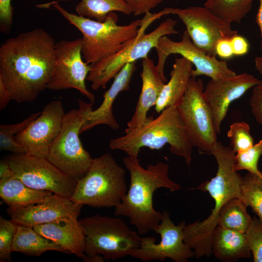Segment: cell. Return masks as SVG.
<instances>
[{
	"label": "cell",
	"instance_id": "cell-15",
	"mask_svg": "<svg viewBox=\"0 0 262 262\" xmlns=\"http://www.w3.org/2000/svg\"><path fill=\"white\" fill-rule=\"evenodd\" d=\"M155 49L158 57L156 66L165 82L167 79L164 74V67L167 58L171 54H179L195 66V69L191 71L192 77L205 75L211 79L217 80L236 75L229 68L226 62L217 60L216 56L207 54L194 45L186 30L179 41H174L167 35L162 36Z\"/></svg>",
	"mask_w": 262,
	"mask_h": 262
},
{
	"label": "cell",
	"instance_id": "cell-36",
	"mask_svg": "<svg viewBox=\"0 0 262 262\" xmlns=\"http://www.w3.org/2000/svg\"><path fill=\"white\" fill-rule=\"evenodd\" d=\"M249 105L256 120L262 125V83L253 88Z\"/></svg>",
	"mask_w": 262,
	"mask_h": 262
},
{
	"label": "cell",
	"instance_id": "cell-40",
	"mask_svg": "<svg viewBox=\"0 0 262 262\" xmlns=\"http://www.w3.org/2000/svg\"><path fill=\"white\" fill-rule=\"evenodd\" d=\"M11 100V94L3 80L0 77V110L4 109Z\"/></svg>",
	"mask_w": 262,
	"mask_h": 262
},
{
	"label": "cell",
	"instance_id": "cell-33",
	"mask_svg": "<svg viewBox=\"0 0 262 262\" xmlns=\"http://www.w3.org/2000/svg\"><path fill=\"white\" fill-rule=\"evenodd\" d=\"M12 219L0 217V262L11 261L12 244L17 227Z\"/></svg>",
	"mask_w": 262,
	"mask_h": 262
},
{
	"label": "cell",
	"instance_id": "cell-27",
	"mask_svg": "<svg viewBox=\"0 0 262 262\" xmlns=\"http://www.w3.org/2000/svg\"><path fill=\"white\" fill-rule=\"evenodd\" d=\"M247 206L239 198L228 201L221 209L218 221V226L246 233L252 218L246 211Z\"/></svg>",
	"mask_w": 262,
	"mask_h": 262
},
{
	"label": "cell",
	"instance_id": "cell-1",
	"mask_svg": "<svg viewBox=\"0 0 262 262\" xmlns=\"http://www.w3.org/2000/svg\"><path fill=\"white\" fill-rule=\"evenodd\" d=\"M53 37L37 28L6 39L0 47V77L18 103L31 102L47 88L55 62Z\"/></svg>",
	"mask_w": 262,
	"mask_h": 262
},
{
	"label": "cell",
	"instance_id": "cell-8",
	"mask_svg": "<svg viewBox=\"0 0 262 262\" xmlns=\"http://www.w3.org/2000/svg\"><path fill=\"white\" fill-rule=\"evenodd\" d=\"M78 109H72L63 118L60 131L51 144L47 159L60 171L76 180L82 178L93 159L79 137L82 125L93 110V103L78 99Z\"/></svg>",
	"mask_w": 262,
	"mask_h": 262
},
{
	"label": "cell",
	"instance_id": "cell-20",
	"mask_svg": "<svg viewBox=\"0 0 262 262\" xmlns=\"http://www.w3.org/2000/svg\"><path fill=\"white\" fill-rule=\"evenodd\" d=\"M142 66L141 92L134 114L127 123L129 129L139 128L147 121L149 117L147 113L155 106L165 83L152 59L147 56L142 59Z\"/></svg>",
	"mask_w": 262,
	"mask_h": 262
},
{
	"label": "cell",
	"instance_id": "cell-6",
	"mask_svg": "<svg viewBox=\"0 0 262 262\" xmlns=\"http://www.w3.org/2000/svg\"><path fill=\"white\" fill-rule=\"evenodd\" d=\"M125 170L110 153L93 159L85 175L77 180L74 203L90 207H115L127 192Z\"/></svg>",
	"mask_w": 262,
	"mask_h": 262
},
{
	"label": "cell",
	"instance_id": "cell-14",
	"mask_svg": "<svg viewBox=\"0 0 262 262\" xmlns=\"http://www.w3.org/2000/svg\"><path fill=\"white\" fill-rule=\"evenodd\" d=\"M162 220L154 231L160 235L161 241L156 244L152 236L142 238L140 247L131 253L130 256L143 262L153 260L164 261L167 258L176 262H186L195 257L194 250L184 241V221L176 225L167 211L163 213Z\"/></svg>",
	"mask_w": 262,
	"mask_h": 262
},
{
	"label": "cell",
	"instance_id": "cell-18",
	"mask_svg": "<svg viewBox=\"0 0 262 262\" xmlns=\"http://www.w3.org/2000/svg\"><path fill=\"white\" fill-rule=\"evenodd\" d=\"M262 83L252 75L244 73L211 80L204 91V97L212 111L217 133L230 104L246 91Z\"/></svg>",
	"mask_w": 262,
	"mask_h": 262
},
{
	"label": "cell",
	"instance_id": "cell-29",
	"mask_svg": "<svg viewBox=\"0 0 262 262\" xmlns=\"http://www.w3.org/2000/svg\"><path fill=\"white\" fill-rule=\"evenodd\" d=\"M241 192L246 206L262 220V178L248 172L242 178Z\"/></svg>",
	"mask_w": 262,
	"mask_h": 262
},
{
	"label": "cell",
	"instance_id": "cell-26",
	"mask_svg": "<svg viewBox=\"0 0 262 262\" xmlns=\"http://www.w3.org/2000/svg\"><path fill=\"white\" fill-rule=\"evenodd\" d=\"M78 15L98 21H104L111 12L132 14L124 0H81L76 6Z\"/></svg>",
	"mask_w": 262,
	"mask_h": 262
},
{
	"label": "cell",
	"instance_id": "cell-22",
	"mask_svg": "<svg viewBox=\"0 0 262 262\" xmlns=\"http://www.w3.org/2000/svg\"><path fill=\"white\" fill-rule=\"evenodd\" d=\"M212 254L221 261L231 262L252 255L246 233L217 226L212 238Z\"/></svg>",
	"mask_w": 262,
	"mask_h": 262
},
{
	"label": "cell",
	"instance_id": "cell-42",
	"mask_svg": "<svg viewBox=\"0 0 262 262\" xmlns=\"http://www.w3.org/2000/svg\"><path fill=\"white\" fill-rule=\"evenodd\" d=\"M259 2V7L256 16V20L255 22L259 26L261 36L262 39V0H258ZM261 49L262 50V40L261 42Z\"/></svg>",
	"mask_w": 262,
	"mask_h": 262
},
{
	"label": "cell",
	"instance_id": "cell-13",
	"mask_svg": "<svg viewBox=\"0 0 262 262\" xmlns=\"http://www.w3.org/2000/svg\"><path fill=\"white\" fill-rule=\"evenodd\" d=\"M82 46V38L55 43V65L47 88L55 91L74 88L94 103L95 96L86 89L85 82L92 65L83 61Z\"/></svg>",
	"mask_w": 262,
	"mask_h": 262
},
{
	"label": "cell",
	"instance_id": "cell-16",
	"mask_svg": "<svg viewBox=\"0 0 262 262\" xmlns=\"http://www.w3.org/2000/svg\"><path fill=\"white\" fill-rule=\"evenodd\" d=\"M65 114L61 101H51L45 106L39 116L14 136L15 141L24 148L26 153L47 159L49 148L60 131Z\"/></svg>",
	"mask_w": 262,
	"mask_h": 262
},
{
	"label": "cell",
	"instance_id": "cell-11",
	"mask_svg": "<svg viewBox=\"0 0 262 262\" xmlns=\"http://www.w3.org/2000/svg\"><path fill=\"white\" fill-rule=\"evenodd\" d=\"M6 160L13 176L30 187L67 197L74 191L77 180L60 171L47 159L23 153L16 154Z\"/></svg>",
	"mask_w": 262,
	"mask_h": 262
},
{
	"label": "cell",
	"instance_id": "cell-5",
	"mask_svg": "<svg viewBox=\"0 0 262 262\" xmlns=\"http://www.w3.org/2000/svg\"><path fill=\"white\" fill-rule=\"evenodd\" d=\"M52 5L82 35V54L85 62L94 65L118 52L138 34L143 19L125 25L117 24L118 16L109 13L103 22L72 14L64 9L58 1Z\"/></svg>",
	"mask_w": 262,
	"mask_h": 262
},
{
	"label": "cell",
	"instance_id": "cell-41",
	"mask_svg": "<svg viewBox=\"0 0 262 262\" xmlns=\"http://www.w3.org/2000/svg\"><path fill=\"white\" fill-rule=\"evenodd\" d=\"M11 168L6 160H1L0 162V179L13 176Z\"/></svg>",
	"mask_w": 262,
	"mask_h": 262
},
{
	"label": "cell",
	"instance_id": "cell-4",
	"mask_svg": "<svg viewBox=\"0 0 262 262\" xmlns=\"http://www.w3.org/2000/svg\"><path fill=\"white\" fill-rule=\"evenodd\" d=\"M125 135L110 140L112 150L125 152L128 156L138 157L141 148L160 149L165 145L170 146V151L182 157L188 167L192 160L193 146L178 105L164 108L156 118L149 116L141 127L125 130Z\"/></svg>",
	"mask_w": 262,
	"mask_h": 262
},
{
	"label": "cell",
	"instance_id": "cell-17",
	"mask_svg": "<svg viewBox=\"0 0 262 262\" xmlns=\"http://www.w3.org/2000/svg\"><path fill=\"white\" fill-rule=\"evenodd\" d=\"M82 205L69 197L52 194L42 202L25 207H10L7 212L17 225L33 228L40 224L78 217Z\"/></svg>",
	"mask_w": 262,
	"mask_h": 262
},
{
	"label": "cell",
	"instance_id": "cell-30",
	"mask_svg": "<svg viewBox=\"0 0 262 262\" xmlns=\"http://www.w3.org/2000/svg\"><path fill=\"white\" fill-rule=\"evenodd\" d=\"M41 114V112L31 115L22 122L14 124L0 125V149L15 154L26 153L24 148L16 142L14 137L23 131L33 120Z\"/></svg>",
	"mask_w": 262,
	"mask_h": 262
},
{
	"label": "cell",
	"instance_id": "cell-3",
	"mask_svg": "<svg viewBox=\"0 0 262 262\" xmlns=\"http://www.w3.org/2000/svg\"><path fill=\"white\" fill-rule=\"evenodd\" d=\"M209 154L217 162L216 174L193 189L208 192L214 201V208L208 218L186 225L183 230L184 241L194 250L196 258L212 254V236L225 204L236 197L244 201L241 192L242 177L234 169L235 153L231 147L217 141Z\"/></svg>",
	"mask_w": 262,
	"mask_h": 262
},
{
	"label": "cell",
	"instance_id": "cell-7",
	"mask_svg": "<svg viewBox=\"0 0 262 262\" xmlns=\"http://www.w3.org/2000/svg\"><path fill=\"white\" fill-rule=\"evenodd\" d=\"M158 13L145 14L137 35L115 54L92 65L86 80L91 82V88L97 90L105 88L107 83L116 75L128 63L136 62L147 56L151 49L155 48L162 36L177 34V21L168 18L161 23L151 32L146 34L147 26L160 18Z\"/></svg>",
	"mask_w": 262,
	"mask_h": 262
},
{
	"label": "cell",
	"instance_id": "cell-38",
	"mask_svg": "<svg viewBox=\"0 0 262 262\" xmlns=\"http://www.w3.org/2000/svg\"><path fill=\"white\" fill-rule=\"evenodd\" d=\"M216 55L223 59H228L234 56L231 43V38H222L217 41L215 47Z\"/></svg>",
	"mask_w": 262,
	"mask_h": 262
},
{
	"label": "cell",
	"instance_id": "cell-43",
	"mask_svg": "<svg viewBox=\"0 0 262 262\" xmlns=\"http://www.w3.org/2000/svg\"><path fill=\"white\" fill-rule=\"evenodd\" d=\"M82 259L85 262H103L105 261L104 258L100 255L87 256L84 254Z\"/></svg>",
	"mask_w": 262,
	"mask_h": 262
},
{
	"label": "cell",
	"instance_id": "cell-39",
	"mask_svg": "<svg viewBox=\"0 0 262 262\" xmlns=\"http://www.w3.org/2000/svg\"><path fill=\"white\" fill-rule=\"evenodd\" d=\"M231 43L234 56H243L248 52L249 44L244 37L236 34L231 38Z\"/></svg>",
	"mask_w": 262,
	"mask_h": 262
},
{
	"label": "cell",
	"instance_id": "cell-44",
	"mask_svg": "<svg viewBox=\"0 0 262 262\" xmlns=\"http://www.w3.org/2000/svg\"><path fill=\"white\" fill-rule=\"evenodd\" d=\"M254 62L256 69L262 75V56L256 57Z\"/></svg>",
	"mask_w": 262,
	"mask_h": 262
},
{
	"label": "cell",
	"instance_id": "cell-31",
	"mask_svg": "<svg viewBox=\"0 0 262 262\" xmlns=\"http://www.w3.org/2000/svg\"><path fill=\"white\" fill-rule=\"evenodd\" d=\"M262 156V139L247 150L235 153L234 169L246 170L249 173L262 178V172L258 168V163Z\"/></svg>",
	"mask_w": 262,
	"mask_h": 262
},
{
	"label": "cell",
	"instance_id": "cell-19",
	"mask_svg": "<svg viewBox=\"0 0 262 262\" xmlns=\"http://www.w3.org/2000/svg\"><path fill=\"white\" fill-rule=\"evenodd\" d=\"M136 62L127 64L114 77L112 85L103 95L101 104L89 113L82 126L80 133L98 125H106L114 130L119 128L113 113V105L120 92L129 90L132 76L137 68Z\"/></svg>",
	"mask_w": 262,
	"mask_h": 262
},
{
	"label": "cell",
	"instance_id": "cell-45",
	"mask_svg": "<svg viewBox=\"0 0 262 262\" xmlns=\"http://www.w3.org/2000/svg\"></svg>",
	"mask_w": 262,
	"mask_h": 262
},
{
	"label": "cell",
	"instance_id": "cell-34",
	"mask_svg": "<svg viewBox=\"0 0 262 262\" xmlns=\"http://www.w3.org/2000/svg\"><path fill=\"white\" fill-rule=\"evenodd\" d=\"M254 262H262V220L254 216L246 233Z\"/></svg>",
	"mask_w": 262,
	"mask_h": 262
},
{
	"label": "cell",
	"instance_id": "cell-35",
	"mask_svg": "<svg viewBox=\"0 0 262 262\" xmlns=\"http://www.w3.org/2000/svg\"><path fill=\"white\" fill-rule=\"evenodd\" d=\"M12 0H0V30L4 33L10 32L12 24L13 8Z\"/></svg>",
	"mask_w": 262,
	"mask_h": 262
},
{
	"label": "cell",
	"instance_id": "cell-2",
	"mask_svg": "<svg viewBox=\"0 0 262 262\" xmlns=\"http://www.w3.org/2000/svg\"><path fill=\"white\" fill-rule=\"evenodd\" d=\"M130 175V184L126 195L115 208L116 216H126L135 226L138 233L144 235L153 230L160 223L163 213L153 207V196L160 188L170 191L180 189V186L169 177V165L163 162L149 164L144 168L138 157L127 156L123 159Z\"/></svg>",
	"mask_w": 262,
	"mask_h": 262
},
{
	"label": "cell",
	"instance_id": "cell-32",
	"mask_svg": "<svg viewBox=\"0 0 262 262\" xmlns=\"http://www.w3.org/2000/svg\"><path fill=\"white\" fill-rule=\"evenodd\" d=\"M249 131V125L244 122H235L230 126L227 135L230 140V147L235 153L247 150L254 145Z\"/></svg>",
	"mask_w": 262,
	"mask_h": 262
},
{
	"label": "cell",
	"instance_id": "cell-12",
	"mask_svg": "<svg viewBox=\"0 0 262 262\" xmlns=\"http://www.w3.org/2000/svg\"><path fill=\"white\" fill-rule=\"evenodd\" d=\"M164 15H177L186 27L192 41L207 54L216 56L215 47L222 38H231L237 34L231 23L220 18L204 7L190 6L185 9L165 8Z\"/></svg>",
	"mask_w": 262,
	"mask_h": 262
},
{
	"label": "cell",
	"instance_id": "cell-9",
	"mask_svg": "<svg viewBox=\"0 0 262 262\" xmlns=\"http://www.w3.org/2000/svg\"><path fill=\"white\" fill-rule=\"evenodd\" d=\"M79 221L85 234L87 256L100 255L105 260L115 261L130 256L141 245L142 237L121 217L95 214Z\"/></svg>",
	"mask_w": 262,
	"mask_h": 262
},
{
	"label": "cell",
	"instance_id": "cell-28",
	"mask_svg": "<svg viewBox=\"0 0 262 262\" xmlns=\"http://www.w3.org/2000/svg\"><path fill=\"white\" fill-rule=\"evenodd\" d=\"M255 0H207L204 6L229 22L239 23L251 10Z\"/></svg>",
	"mask_w": 262,
	"mask_h": 262
},
{
	"label": "cell",
	"instance_id": "cell-24",
	"mask_svg": "<svg viewBox=\"0 0 262 262\" xmlns=\"http://www.w3.org/2000/svg\"><path fill=\"white\" fill-rule=\"evenodd\" d=\"M53 194L29 187L14 176L0 179V196L8 206L25 207L43 201Z\"/></svg>",
	"mask_w": 262,
	"mask_h": 262
},
{
	"label": "cell",
	"instance_id": "cell-10",
	"mask_svg": "<svg viewBox=\"0 0 262 262\" xmlns=\"http://www.w3.org/2000/svg\"><path fill=\"white\" fill-rule=\"evenodd\" d=\"M193 147L209 154L217 142L213 115L204 95L201 79L190 77L177 105Z\"/></svg>",
	"mask_w": 262,
	"mask_h": 262
},
{
	"label": "cell",
	"instance_id": "cell-21",
	"mask_svg": "<svg viewBox=\"0 0 262 262\" xmlns=\"http://www.w3.org/2000/svg\"><path fill=\"white\" fill-rule=\"evenodd\" d=\"M33 228L37 232L52 241L69 254L72 253L82 258L84 256L85 237L78 217L40 224Z\"/></svg>",
	"mask_w": 262,
	"mask_h": 262
},
{
	"label": "cell",
	"instance_id": "cell-23",
	"mask_svg": "<svg viewBox=\"0 0 262 262\" xmlns=\"http://www.w3.org/2000/svg\"><path fill=\"white\" fill-rule=\"evenodd\" d=\"M192 63L184 57L176 58L170 72V79L165 83L155 106L160 113L164 108L177 105L182 99L187 87L193 69Z\"/></svg>",
	"mask_w": 262,
	"mask_h": 262
},
{
	"label": "cell",
	"instance_id": "cell-25",
	"mask_svg": "<svg viewBox=\"0 0 262 262\" xmlns=\"http://www.w3.org/2000/svg\"><path fill=\"white\" fill-rule=\"evenodd\" d=\"M47 251L69 254L57 244L37 232L33 228L17 225L12 246V252L38 257Z\"/></svg>",
	"mask_w": 262,
	"mask_h": 262
},
{
	"label": "cell",
	"instance_id": "cell-37",
	"mask_svg": "<svg viewBox=\"0 0 262 262\" xmlns=\"http://www.w3.org/2000/svg\"><path fill=\"white\" fill-rule=\"evenodd\" d=\"M134 16L146 14L164 0H124Z\"/></svg>",
	"mask_w": 262,
	"mask_h": 262
}]
</instances>
